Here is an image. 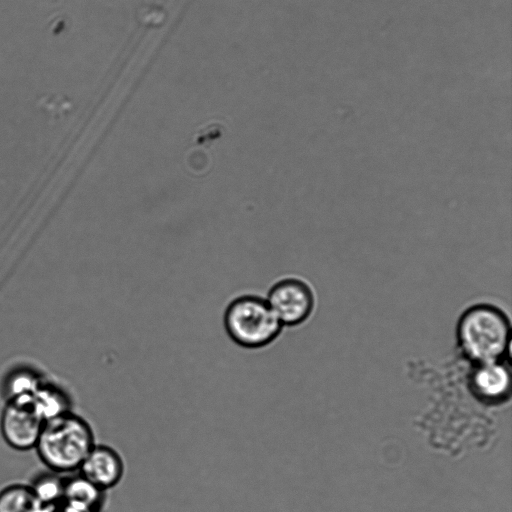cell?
<instances>
[{
    "mask_svg": "<svg viewBox=\"0 0 512 512\" xmlns=\"http://www.w3.org/2000/svg\"><path fill=\"white\" fill-rule=\"evenodd\" d=\"M510 332L508 313L490 302L466 307L456 324L458 347L473 366L505 361L510 354Z\"/></svg>",
    "mask_w": 512,
    "mask_h": 512,
    "instance_id": "obj_1",
    "label": "cell"
},
{
    "mask_svg": "<svg viewBox=\"0 0 512 512\" xmlns=\"http://www.w3.org/2000/svg\"><path fill=\"white\" fill-rule=\"evenodd\" d=\"M95 444L91 425L68 411L44 422L34 449L50 471L64 475L77 472Z\"/></svg>",
    "mask_w": 512,
    "mask_h": 512,
    "instance_id": "obj_2",
    "label": "cell"
},
{
    "mask_svg": "<svg viewBox=\"0 0 512 512\" xmlns=\"http://www.w3.org/2000/svg\"><path fill=\"white\" fill-rule=\"evenodd\" d=\"M223 325L231 341L246 349L269 346L284 329L266 299L254 295L231 301L224 312Z\"/></svg>",
    "mask_w": 512,
    "mask_h": 512,
    "instance_id": "obj_3",
    "label": "cell"
},
{
    "mask_svg": "<svg viewBox=\"0 0 512 512\" xmlns=\"http://www.w3.org/2000/svg\"><path fill=\"white\" fill-rule=\"evenodd\" d=\"M266 301L284 328L306 323L317 305L313 287L299 277H287L275 283Z\"/></svg>",
    "mask_w": 512,
    "mask_h": 512,
    "instance_id": "obj_4",
    "label": "cell"
},
{
    "mask_svg": "<svg viewBox=\"0 0 512 512\" xmlns=\"http://www.w3.org/2000/svg\"><path fill=\"white\" fill-rule=\"evenodd\" d=\"M43 425L44 420L35 409L30 395L7 400L0 417V432L11 448L19 451L34 449Z\"/></svg>",
    "mask_w": 512,
    "mask_h": 512,
    "instance_id": "obj_5",
    "label": "cell"
},
{
    "mask_svg": "<svg viewBox=\"0 0 512 512\" xmlns=\"http://www.w3.org/2000/svg\"><path fill=\"white\" fill-rule=\"evenodd\" d=\"M77 472L107 491L121 482L125 474V463L121 454L113 447L96 443Z\"/></svg>",
    "mask_w": 512,
    "mask_h": 512,
    "instance_id": "obj_6",
    "label": "cell"
},
{
    "mask_svg": "<svg viewBox=\"0 0 512 512\" xmlns=\"http://www.w3.org/2000/svg\"><path fill=\"white\" fill-rule=\"evenodd\" d=\"M473 395L483 403H502L510 395V371L505 361L474 366L470 378Z\"/></svg>",
    "mask_w": 512,
    "mask_h": 512,
    "instance_id": "obj_7",
    "label": "cell"
},
{
    "mask_svg": "<svg viewBox=\"0 0 512 512\" xmlns=\"http://www.w3.org/2000/svg\"><path fill=\"white\" fill-rule=\"evenodd\" d=\"M106 499V491L77 473L65 477L64 502L87 512H101Z\"/></svg>",
    "mask_w": 512,
    "mask_h": 512,
    "instance_id": "obj_8",
    "label": "cell"
},
{
    "mask_svg": "<svg viewBox=\"0 0 512 512\" xmlns=\"http://www.w3.org/2000/svg\"><path fill=\"white\" fill-rule=\"evenodd\" d=\"M45 505L33 488L26 484H11L0 490V512H44Z\"/></svg>",
    "mask_w": 512,
    "mask_h": 512,
    "instance_id": "obj_9",
    "label": "cell"
},
{
    "mask_svg": "<svg viewBox=\"0 0 512 512\" xmlns=\"http://www.w3.org/2000/svg\"><path fill=\"white\" fill-rule=\"evenodd\" d=\"M30 399L44 422L71 411L68 396L58 387L44 381L30 394Z\"/></svg>",
    "mask_w": 512,
    "mask_h": 512,
    "instance_id": "obj_10",
    "label": "cell"
},
{
    "mask_svg": "<svg viewBox=\"0 0 512 512\" xmlns=\"http://www.w3.org/2000/svg\"><path fill=\"white\" fill-rule=\"evenodd\" d=\"M50 474H43L30 484L34 492L47 506L63 500V489L65 477L61 474L50 471Z\"/></svg>",
    "mask_w": 512,
    "mask_h": 512,
    "instance_id": "obj_11",
    "label": "cell"
},
{
    "mask_svg": "<svg viewBox=\"0 0 512 512\" xmlns=\"http://www.w3.org/2000/svg\"><path fill=\"white\" fill-rule=\"evenodd\" d=\"M43 381L35 373L22 371L15 373L9 382V397L32 394Z\"/></svg>",
    "mask_w": 512,
    "mask_h": 512,
    "instance_id": "obj_12",
    "label": "cell"
},
{
    "mask_svg": "<svg viewBox=\"0 0 512 512\" xmlns=\"http://www.w3.org/2000/svg\"><path fill=\"white\" fill-rule=\"evenodd\" d=\"M44 512H87L64 501L45 506Z\"/></svg>",
    "mask_w": 512,
    "mask_h": 512,
    "instance_id": "obj_13",
    "label": "cell"
}]
</instances>
